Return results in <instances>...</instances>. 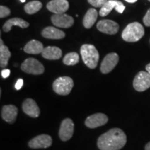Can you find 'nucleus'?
<instances>
[{"label":"nucleus","mask_w":150,"mask_h":150,"mask_svg":"<svg viewBox=\"0 0 150 150\" xmlns=\"http://www.w3.org/2000/svg\"><path fill=\"white\" fill-rule=\"evenodd\" d=\"M127 136L120 129L114 128L102 134L97 140L100 150H119L125 145Z\"/></svg>","instance_id":"f257e3e1"},{"label":"nucleus","mask_w":150,"mask_h":150,"mask_svg":"<svg viewBox=\"0 0 150 150\" xmlns=\"http://www.w3.org/2000/svg\"><path fill=\"white\" fill-rule=\"evenodd\" d=\"M145 34V29L139 22H132L125 27L122 33V38L125 41L134 42L140 40Z\"/></svg>","instance_id":"f03ea898"},{"label":"nucleus","mask_w":150,"mask_h":150,"mask_svg":"<svg viewBox=\"0 0 150 150\" xmlns=\"http://www.w3.org/2000/svg\"><path fill=\"white\" fill-rule=\"evenodd\" d=\"M80 52L83 61L86 66L91 69H94L97 67L99 55L95 46L89 44L83 45L81 47Z\"/></svg>","instance_id":"7ed1b4c3"},{"label":"nucleus","mask_w":150,"mask_h":150,"mask_svg":"<svg viewBox=\"0 0 150 150\" xmlns=\"http://www.w3.org/2000/svg\"><path fill=\"white\" fill-rule=\"evenodd\" d=\"M74 81L69 76H61L54 81L53 83V90L56 93L60 95H67L70 93Z\"/></svg>","instance_id":"20e7f679"},{"label":"nucleus","mask_w":150,"mask_h":150,"mask_svg":"<svg viewBox=\"0 0 150 150\" xmlns=\"http://www.w3.org/2000/svg\"><path fill=\"white\" fill-rule=\"evenodd\" d=\"M21 70L27 74L38 75L45 72V67L38 60L33 58H29L22 63Z\"/></svg>","instance_id":"39448f33"},{"label":"nucleus","mask_w":150,"mask_h":150,"mask_svg":"<svg viewBox=\"0 0 150 150\" xmlns=\"http://www.w3.org/2000/svg\"><path fill=\"white\" fill-rule=\"evenodd\" d=\"M134 88L137 91L142 92L150 88V74L147 72L140 71L134 79Z\"/></svg>","instance_id":"423d86ee"},{"label":"nucleus","mask_w":150,"mask_h":150,"mask_svg":"<svg viewBox=\"0 0 150 150\" xmlns=\"http://www.w3.org/2000/svg\"><path fill=\"white\" fill-rule=\"evenodd\" d=\"M74 125L72 120L66 118L61 122L59 130V137L63 141H67L72 138L74 134Z\"/></svg>","instance_id":"0eeeda50"},{"label":"nucleus","mask_w":150,"mask_h":150,"mask_svg":"<svg viewBox=\"0 0 150 150\" xmlns=\"http://www.w3.org/2000/svg\"><path fill=\"white\" fill-rule=\"evenodd\" d=\"M119 61V56L116 53H110L104 57L101 63L100 70L103 74H108L115 68Z\"/></svg>","instance_id":"6e6552de"},{"label":"nucleus","mask_w":150,"mask_h":150,"mask_svg":"<svg viewBox=\"0 0 150 150\" xmlns=\"http://www.w3.org/2000/svg\"><path fill=\"white\" fill-rule=\"evenodd\" d=\"M51 20L54 26L60 28H70L74 24V20L72 16L65 13L54 14L52 16Z\"/></svg>","instance_id":"1a4fd4ad"},{"label":"nucleus","mask_w":150,"mask_h":150,"mask_svg":"<svg viewBox=\"0 0 150 150\" xmlns=\"http://www.w3.org/2000/svg\"><path fill=\"white\" fill-rule=\"evenodd\" d=\"M97 28L101 32L106 34L114 35L117 33L119 25L117 22L110 20H103L97 22Z\"/></svg>","instance_id":"9d476101"},{"label":"nucleus","mask_w":150,"mask_h":150,"mask_svg":"<svg viewBox=\"0 0 150 150\" xmlns=\"http://www.w3.org/2000/svg\"><path fill=\"white\" fill-rule=\"evenodd\" d=\"M52 138L49 135L42 134L38 136L29 142V147L32 149L47 148L52 145Z\"/></svg>","instance_id":"9b49d317"},{"label":"nucleus","mask_w":150,"mask_h":150,"mask_svg":"<svg viewBox=\"0 0 150 150\" xmlns=\"http://www.w3.org/2000/svg\"><path fill=\"white\" fill-rule=\"evenodd\" d=\"M47 8L54 14L65 13L69 8L67 0H52L47 4Z\"/></svg>","instance_id":"f8f14e48"},{"label":"nucleus","mask_w":150,"mask_h":150,"mask_svg":"<svg viewBox=\"0 0 150 150\" xmlns=\"http://www.w3.org/2000/svg\"><path fill=\"white\" fill-rule=\"evenodd\" d=\"M108 118L104 113H96L86 118L85 125L88 128L94 129L100 126H103L107 123Z\"/></svg>","instance_id":"ddd939ff"},{"label":"nucleus","mask_w":150,"mask_h":150,"mask_svg":"<svg viewBox=\"0 0 150 150\" xmlns=\"http://www.w3.org/2000/svg\"><path fill=\"white\" fill-rule=\"evenodd\" d=\"M22 110L24 113L31 117H38L40 115V110L36 102L32 99H27L22 104Z\"/></svg>","instance_id":"4468645a"},{"label":"nucleus","mask_w":150,"mask_h":150,"mask_svg":"<svg viewBox=\"0 0 150 150\" xmlns=\"http://www.w3.org/2000/svg\"><path fill=\"white\" fill-rule=\"evenodd\" d=\"M18 108L14 105H5L1 109V117L8 123H13L18 115Z\"/></svg>","instance_id":"2eb2a0df"},{"label":"nucleus","mask_w":150,"mask_h":150,"mask_svg":"<svg viewBox=\"0 0 150 150\" xmlns=\"http://www.w3.org/2000/svg\"><path fill=\"white\" fill-rule=\"evenodd\" d=\"M42 35L45 38L59 40L63 38L65 36V34L63 31L59 29L53 27H47L42 31Z\"/></svg>","instance_id":"dca6fc26"},{"label":"nucleus","mask_w":150,"mask_h":150,"mask_svg":"<svg viewBox=\"0 0 150 150\" xmlns=\"http://www.w3.org/2000/svg\"><path fill=\"white\" fill-rule=\"evenodd\" d=\"M41 54L43 58L48 60H58L62 56L61 50L57 47H47Z\"/></svg>","instance_id":"f3484780"},{"label":"nucleus","mask_w":150,"mask_h":150,"mask_svg":"<svg viewBox=\"0 0 150 150\" xmlns=\"http://www.w3.org/2000/svg\"><path fill=\"white\" fill-rule=\"evenodd\" d=\"M13 26H18V27L25 29L29 26V24L27 21L22 20L21 18H14L7 20L5 24L3 25V31L4 32H9L11 30Z\"/></svg>","instance_id":"a211bd4d"},{"label":"nucleus","mask_w":150,"mask_h":150,"mask_svg":"<svg viewBox=\"0 0 150 150\" xmlns=\"http://www.w3.org/2000/svg\"><path fill=\"white\" fill-rule=\"evenodd\" d=\"M43 50H44V47H43L42 42L36 40L29 41L24 47V51L26 53L31 54H40L42 52Z\"/></svg>","instance_id":"6ab92c4d"},{"label":"nucleus","mask_w":150,"mask_h":150,"mask_svg":"<svg viewBox=\"0 0 150 150\" xmlns=\"http://www.w3.org/2000/svg\"><path fill=\"white\" fill-rule=\"evenodd\" d=\"M97 17H98V13L97 11L95 8H90L86 12V13L83 19V24L84 27L86 29H90L94 25L96 22Z\"/></svg>","instance_id":"aec40b11"},{"label":"nucleus","mask_w":150,"mask_h":150,"mask_svg":"<svg viewBox=\"0 0 150 150\" xmlns=\"http://www.w3.org/2000/svg\"><path fill=\"white\" fill-rule=\"evenodd\" d=\"M11 56L8 47L4 45H0V67L4 68L7 66Z\"/></svg>","instance_id":"412c9836"},{"label":"nucleus","mask_w":150,"mask_h":150,"mask_svg":"<svg viewBox=\"0 0 150 150\" xmlns=\"http://www.w3.org/2000/svg\"><path fill=\"white\" fill-rule=\"evenodd\" d=\"M119 1H117V0H108L107 2L105 4L102 8H101L100 11L99 12V16L102 17L108 16L111 12L112 9L117 6Z\"/></svg>","instance_id":"4be33fe9"},{"label":"nucleus","mask_w":150,"mask_h":150,"mask_svg":"<svg viewBox=\"0 0 150 150\" xmlns=\"http://www.w3.org/2000/svg\"><path fill=\"white\" fill-rule=\"evenodd\" d=\"M42 4L40 1H32L27 3L24 6V11L29 15L34 14L42 8Z\"/></svg>","instance_id":"5701e85b"},{"label":"nucleus","mask_w":150,"mask_h":150,"mask_svg":"<svg viewBox=\"0 0 150 150\" xmlns=\"http://www.w3.org/2000/svg\"><path fill=\"white\" fill-rule=\"evenodd\" d=\"M79 61V56L76 52H70L67 54L63 58V62L66 65H74Z\"/></svg>","instance_id":"b1692460"},{"label":"nucleus","mask_w":150,"mask_h":150,"mask_svg":"<svg viewBox=\"0 0 150 150\" xmlns=\"http://www.w3.org/2000/svg\"><path fill=\"white\" fill-rule=\"evenodd\" d=\"M108 1V0H88L90 4L96 8H102Z\"/></svg>","instance_id":"393cba45"},{"label":"nucleus","mask_w":150,"mask_h":150,"mask_svg":"<svg viewBox=\"0 0 150 150\" xmlns=\"http://www.w3.org/2000/svg\"><path fill=\"white\" fill-rule=\"evenodd\" d=\"M11 14V10L8 7L1 5L0 6V18H4L8 16Z\"/></svg>","instance_id":"a878e982"},{"label":"nucleus","mask_w":150,"mask_h":150,"mask_svg":"<svg viewBox=\"0 0 150 150\" xmlns=\"http://www.w3.org/2000/svg\"><path fill=\"white\" fill-rule=\"evenodd\" d=\"M144 24L147 27H150V8L147 11L145 17L143 18Z\"/></svg>","instance_id":"bb28decb"},{"label":"nucleus","mask_w":150,"mask_h":150,"mask_svg":"<svg viewBox=\"0 0 150 150\" xmlns=\"http://www.w3.org/2000/svg\"><path fill=\"white\" fill-rule=\"evenodd\" d=\"M115 9L117 13H122L125 9V5L123 4V3L120 1L119 3H118V4L117 5V6L115 8Z\"/></svg>","instance_id":"cd10ccee"},{"label":"nucleus","mask_w":150,"mask_h":150,"mask_svg":"<svg viewBox=\"0 0 150 150\" xmlns=\"http://www.w3.org/2000/svg\"><path fill=\"white\" fill-rule=\"evenodd\" d=\"M24 84V81L22 79H19L17 81L16 85H15V88H16V90H20L22 88V87L23 86Z\"/></svg>","instance_id":"c85d7f7f"},{"label":"nucleus","mask_w":150,"mask_h":150,"mask_svg":"<svg viewBox=\"0 0 150 150\" xmlns=\"http://www.w3.org/2000/svg\"><path fill=\"white\" fill-rule=\"evenodd\" d=\"M11 70H8V69H4L3 70H1V75L3 78H7L8 77L9 75H10Z\"/></svg>","instance_id":"c756f323"},{"label":"nucleus","mask_w":150,"mask_h":150,"mask_svg":"<svg viewBox=\"0 0 150 150\" xmlns=\"http://www.w3.org/2000/svg\"><path fill=\"white\" fill-rule=\"evenodd\" d=\"M146 70H147V72L150 74V63L149 64L146 65Z\"/></svg>","instance_id":"7c9ffc66"},{"label":"nucleus","mask_w":150,"mask_h":150,"mask_svg":"<svg viewBox=\"0 0 150 150\" xmlns=\"http://www.w3.org/2000/svg\"><path fill=\"white\" fill-rule=\"evenodd\" d=\"M145 150H150V142H148L147 145H146Z\"/></svg>","instance_id":"2f4dec72"},{"label":"nucleus","mask_w":150,"mask_h":150,"mask_svg":"<svg viewBox=\"0 0 150 150\" xmlns=\"http://www.w3.org/2000/svg\"><path fill=\"white\" fill-rule=\"evenodd\" d=\"M125 1H127V2H129V3H135V2H136L138 0H125Z\"/></svg>","instance_id":"473e14b6"},{"label":"nucleus","mask_w":150,"mask_h":150,"mask_svg":"<svg viewBox=\"0 0 150 150\" xmlns=\"http://www.w3.org/2000/svg\"><path fill=\"white\" fill-rule=\"evenodd\" d=\"M20 1H21L22 3H24V2H25V1H26V0H20Z\"/></svg>","instance_id":"72a5a7b5"},{"label":"nucleus","mask_w":150,"mask_h":150,"mask_svg":"<svg viewBox=\"0 0 150 150\" xmlns=\"http://www.w3.org/2000/svg\"><path fill=\"white\" fill-rule=\"evenodd\" d=\"M148 1H150V0H148Z\"/></svg>","instance_id":"f704fd0d"}]
</instances>
